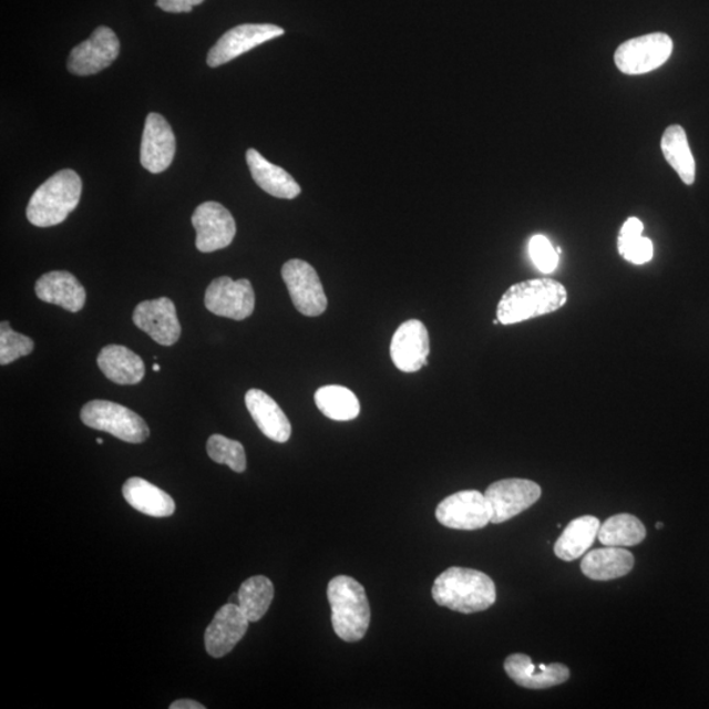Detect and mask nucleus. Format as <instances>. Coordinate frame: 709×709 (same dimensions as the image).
Here are the masks:
<instances>
[{
  "mask_svg": "<svg viewBox=\"0 0 709 709\" xmlns=\"http://www.w3.org/2000/svg\"><path fill=\"white\" fill-rule=\"evenodd\" d=\"M567 290L553 279H532L510 287L496 307L502 325H514L551 315L565 307Z\"/></svg>",
  "mask_w": 709,
  "mask_h": 709,
  "instance_id": "obj_1",
  "label": "nucleus"
},
{
  "mask_svg": "<svg viewBox=\"0 0 709 709\" xmlns=\"http://www.w3.org/2000/svg\"><path fill=\"white\" fill-rule=\"evenodd\" d=\"M431 593L439 606L461 614L485 612L496 599L495 585L487 574L459 566L443 572Z\"/></svg>",
  "mask_w": 709,
  "mask_h": 709,
  "instance_id": "obj_2",
  "label": "nucleus"
},
{
  "mask_svg": "<svg viewBox=\"0 0 709 709\" xmlns=\"http://www.w3.org/2000/svg\"><path fill=\"white\" fill-rule=\"evenodd\" d=\"M82 181L73 169H62L34 191L27 218L39 228H51L69 217L81 202Z\"/></svg>",
  "mask_w": 709,
  "mask_h": 709,
  "instance_id": "obj_3",
  "label": "nucleus"
},
{
  "mask_svg": "<svg viewBox=\"0 0 709 709\" xmlns=\"http://www.w3.org/2000/svg\"><path fill=\"white\" fill-rule=\"evenodd\" d=\"M331 623L336 634L347 643H357L367 635L371 607L366 588L349 576L332 578L328 586Z\"/></svg>",
  "mask_w": 709,
  "mask_h": 709,
  "instance_id": "obj_4",
  "label": "nucleus"
},
{
  "mask_svg": "<svg viewBox=\"0 0 709 709\" xmlns=\"http://www.w3.org/2000/svg\"><path fill=\"white\" fill-rule=\"evenodd\" d=\"M81 420L90 429L109 432L126 443H144L151 430L142 418L119 403L95 400L86 403Z\"/></svg>",
  "mask_w": 709,
  "mask_h": 709,
  "instance_id": "obj_5",
  "label": "nucleus"
},
{
  "mask_svg": "<svg viewBox=\"0 0 709 709\" xmlns=\"http://www.w3.org/2000/svg\"><path fill=\"white\" fill-rule=\"evenodd\" d=\"M672 53V40L666 33H650L624 42L615 52L616 66L624 74L640 75L662 66Z\"/></svg>",
  "mask_w": 709,
  "mask_h": 709,
  "instance_id": "obj_6",
  "label": "nucleus"
},
{
  "mask_svg": "<svg viewBox=\"0 0 709 709\" xmlns=\"http://www.w3.org/2000/svg\"><path fill=\"white\" fill-rule=\"evenodd\" d=\"M284 282L297 310L307 317H318L328 309L321 279L314 267L301 259L288 260L281 268Z\"/></svg>",
  "mask_w": 709,
  "mask_h": 709,
  "instance_id": "obj_7",
  "label": "nucleus"
},
{
  "mask_svg": "<svg viewBox=\"0 0 709 709\" xmlns=\"http://www.w3.org/2000/svg\"><path fill=\"white\" fill-rule=\"evenodd\" d=\"M492 508V523L513 520L541 500L542 487L534 481L507 479L494 482L484 493Z\"/></svg>",
  "mask_w": 709,
  "mask_h": 709,
  "instance_id": "obj_8",
  "label": "nucleus"
},
{
  "mask_svg": "<svg viewBox=\"0 0 709 709\" xmlns=\"http://www.w3.org/2000/svg\"><path fill=\"white\" fill-rule=\"evenodd\" d=\"M436 520L453 530H480L492 523V508L485 494L463 491L446 496L436 508Z\"/></svg>",
  "mask_w": 709,
  "mask_h": 709,
  "instance_id": "obj_9",
  "label": "nucleus"
},
{
  "mask_svg": "<svg viewBox=\"0 0 709 709\" xmlns=\"http://www.w3.org/2000/svg\"><path fill=\"white\" fill-rule=\"evenodd\" d=\"M204 302L213 315L244 321L255 308L254 288L247 279L233 280L223 276L209 284Z\"/></svg>",
  "mask_w": 709,
  "mask_h": 709,
  "instance_id": "obj_10",
  "label": "nucleus"
},
{
  "mask_svg": "<svg viewBox=\"0 0 709 709\" xmlns=\"http://www.w3.org/2000/svg\"><path fill=\"white\" fill-rule=\"evenodd\" d=\"M193 225L196 230V247L202 253L223 250L233 243L237 233L232 213L216 202L198 205L194 212Z\"/></svg>",
  "mask_w": 709,
  "mask_h": 709,
  "instance_id": "obj_11",
  "label": "nucleus"
},
{
  "mask_svg": "<svg viewBox=\"0 0 709 709\" xmlns=\"http://www.w3.org/2000/svg\"><path fill=\"white\" fill-rule=\"evenodd\" d=\"M120 53V41L109 27H97L91 38L71 51L68 60L70 73L94 75L115 62Z\"/></svg>",
  "mask_w": 709,
  "mask_h": 709,
  "instance_id": "obj_12",
  "label": "nucleus"
},
{
  "mask_svg": "<svg viewBox=\"0 0 709 709\" xmlns=\"http://www.w3.org/2000/svg\"><path fill=\"white\" fill-rule=\"evenodd\" d=\"M282 28L274 24H243L223 34L208 53L209 68L225 65L265 42L280 38Z\"/></svg>",
  "mask_w": 709,
  "mask_h": 709,
  "instance_id": "obj_13",
  "label": "nucleus"
},
{
  "mask_svg": "<svg viewBox=\"0 0 709 709\" xmlns=\"http://www.w3.org/2000/svg\"><path fill=\"white\" fill-rule=\"evenodd\" d=\"M430 337L418 319H409L395 330L390 343V358L400 371L414 373L429 364Z\"/></svg>",
  "mask_w": 709,
  "mask_h": 709,
  "instance_id": "obj_14",
  "label": "nucleus"
},
{
  "mask_svg": "<svg viewBox=\"0 0 709 709\" xmlns=\"http://www.w3.org/2000/svg\"><path fill=\"white\" fill-rule=\"evenodd\" d=\"M133 322L162 346L175 345L182 335L175 305L167 297L140 302L134 309Z\"/></svg>",
  "mask_w": 709,
  "mask_h": 709,
  "instance_id": "obj_15",
  "label": "nucleus"
},
{
  "mask_svg": "<svg viewBox=\"0 0 709 709\" xmlns=\"http://www.w3.org/2000/svg\"><path fill=\"white\" fill-rule=\"evenodd\" d=\"M175 134L160 113H148L141 142V165L152 174H161L175 157Z\"/></svg>",
  "mask_w": 709,
  "mask_h": 709,
  "instance_id": "obj_16",
  "label": "nucleus"
},
{
  "mask_svg": "<svg viewBox=\"0 0 709 709\" xmlns=\"http://www.w3.org/2000/svg\"><path fill=\"white\" fill-rule=\"evenodd\" d=\"M248 623L250 620L236 603L219 608L204 635L208 655L215 658L229 655L246 635Z\"/></svg>",
  "mask_w": 709,
  "mask_h": 709,
  "instance_id": "obj_17",
  "label": "nucleus"
},
{
  "mask_svg": "<svg viewBox=\"0 0 709 709\" xmlns=\"http://www.w3.org/2000/svg\"><path fill=\"white\" fill-rule=\"evenodd\" d=\"M505 670L516 685L531 690L551 689L565 684L571 677L569 668L563 664L535 665L528 656L522 654L508 656Z\"/></svg>",
  "mask_w": 709,
  "mask_h": 709,
  "instance_id": "obj_18",
  "label": "nucleus"
},
{
  "mask_svg": "<svg viewBox=\"0 0 709 709\" xmlns=\"http://www.w3.org/2000/svg\"><path fill=\"white\" fill-rule=\"evenodd\" d=\"M245 402L255 424L268 439L278 443L289 441L292 435V425L273 397L264 390L250 389L246 393Z\"/></svg>",
  "mask_w": 709,
  "mask_h": 709,
  "instance_id": "obj_19",
  "label": "nucleus"
},
{
  "mask_svg": "<svg viewBox=\"0 0 709 709\" xmlns=\"http://www.w3.org/2000/svg\"><path fill=\"white\" fill-rule=\"evenodd\" d=\"M34 289L41 301L59 305L71 314L82 310L86 304V289L68 271L42 275Z\"/></svg>",
  "mask_w": 709,
  "mask_h": 709,
  "instance_id": "obj_20",
  "label": "nucleus"
},
{
  "mask_svg": "<svg viewBox=\"0 0 709 709\" xmlns=\"http://www.w3.org/2000/svg\"><path fill=\"white\" fill-rule=\"evenodd\" d=\"M246 161L254 182L268 195L292 201V198L301 194V187L299 183L294 179L292 175L288 174L286 169L274 165V163L268 162L264 155L255 151V148H248L246 152Z\"/></svg>",
  "mask_w": 709,
  "mask_h": 709,
  "instance_id": "obj_21",
  "label": "nucleus"
},
{
  "mask_svg": "<svg viewBox=\"0 0 709 709\" xmlns=\"http://www.w3.org/2000/svg\"><path fill=\"white\" fill-rule=\"evenodd\" d=\"M97 366L119 386H136L145 378L144 361L127 347L109 345L99 353Z\"/></svg>",
  "mask_w": 709,
  "mask_h": 709,
  "instance_id": "obj_22",
  "label": "nucleus"
},
{
  "mask_svg": "<svg viewBox=\"0 0 709 709\" xmlns=\"http://www.w3.org/2000/svg\"><path fill=\"white\" fill-rule=\"evenodd\" d=\"M633 553L619 547H606L588 552L580 563V569L587 578L612 580L627 576L634 569Z\"/></svg>",
  "mask_w": 709,
  "mask_h": 709,
  "instance_id": "obj_23",
  "label": "nucleus"
},
{
  "mask_svg": "<svg viewBox=\"0 0 709 709\" xmlns=\"http://www.w3.org/2000/svg\"><path fill=\"white\" fill-rule=\"evenodd\" d=\"M123 495L133 508L148 516L167 517L174 515L176 510L172 496L144 479L127 480L123 486Z\"/></svg>",
  "mask_w": 709,
  "mask_h": 709,
  "instance_id": "obj_24",
  "label": "nucleus"
},
{
  "mask_svg": "<svg viewBox=\"0 0 709 709\" xmlns=\"http://www.w3.org/2000/svg\"><path fill=\"white\" fill-rule=\"evenodd\" d=\"M600 522L598 517L584 515L567 524L563 535L555 544V553L564 562L583 557L598 537Z\"/></svg>",
  "mask_w": 709,
  "mask_h": 709,
  "instance_id": "obj_25",
  "label": "nucleus"
},
{
  "mask_svg": "<svg viewBox=\"0 0 709 709\" xmlns=\"http://www.w3.org/2000/svg\"><path fill=\"white\" fill-rule=\"evenodd\" d=\"M661 147L666 161L676 169L677 174L687 186L695 182V160L687 140V134L682 126L671 125L665 131Z\"/></svg>",
  "mask_w": 709,
  "mask_h": 709,
  "instance_id": "obj_26",
  "label": "nucleus"
},
{
  "mask_svg": "<svg viewBox=\"0 0 709 709\" xmlns=\"http://www.w3.org/2000/svg\"><path fill=\"white\" fill-rule=\"evenodd\" d=\"M315 401L319 411L332 421H352L360 413L358 397L346 387L319 388L315 394Z\"/></svg>",
  "mask_w": 709,
  "mask_h": 709,
  "instance_id": "obj_27",
  "label": "nucleus"
},
{
  "mask_svg": "<svg viewBox=\"0 0 709 709\" xmlns=\"http://www.w3.org/2000/svg\"><path fill=\"white\" fill-rule=\"evenodd\" d=\"M647 530L636 516L630 514H618L600 524L598 538L606 547H634L640 544Z\"/></svg>",
  "mask_w": 709,
  "mask_h": 709,
  "instance_id": "obj_28",
  "label": "nucleus"
},
{
  "mask_svg": "<svg viewBox=\"0 0 709 709\" xmlns=\"http://www.w3.org/2000/svg\"><path fill=\"white\" fill-rule=\"evenodd\" d=\"M275 588L271 580L265 576H255L245 580L237 594V605L243 609L247 619L259 621L269 606H271Z\"/></svg>",
  "mask_w": 709,
  "mask_h": 709,
  "instance_id": "obj_29",
  "label": "nucleus"
},
{
  "mask_svg": "<svg viewBox=\"0 0 709 709\" xmlns=\"http://www.w3.org/2000/svg\"><path fill=\"white\" fill-rule=\"evenodd\" d=\"M207 452L217 464L228 465L232 471L243 473L247 461L244 445L223 435H212L208 439Z\"/></svg>",
  "mask_w": 709,
  "mask_h": 709,
  "instance_id": "obj_30",
  "label": "nucleus"
},
{
  "mask_svg": "<svg viewBox=\"0 0 709 709\" xmlns=\"http://www.w3.org/2000/svg\"><path fill=\"white\" fill-rule=\"evenodd\" d=\"M33 349L31 338L13 331L9 322L0 325V364L9 366L12 361L28 357Z\"/></svg>",
  "mask_w": 709,
  "mask_h": 709,
  "instance_id": "obj_31",
  "label": "nucleus"
},
{
  "mask_svg": "<svg viewBox=\"0 0 709 709\" xmlns=\"http://www.w3.org/2000/svg\"><path fill=\"white\" fill-rule=\"evenodd\" d=\"M530 255L534 265L544 274H551L557 268L558 251L553 248L547 237H532L530 243Z\"/></svg>",
  "mask_w": 709,
  "mask_h": 709,
  "instance_id": "obj_32",
  "label": "nucleus"
},
{
  "mask_svg": "<svg viewBox=\"0 0 709 709\" xmlns=\"http://www.w3.org/2000/svg\"><path fill=\"white\" fill-rule=\"evenodd\" d=\"M621 257L630 264L644 265L654 258V244L643 236L630 239H618Z\"/></svg>",
  "mask_w": 709,
  "mask_h": 709,
  "instance_id": "obj_33",
  "label": "nucleus"
},
{
  "mask_svg": "<svg viewBox=\"0 0 709 709\" xmlns=\"http://www.w3.org/2000/svg\"><path fill=\"white\" fill-rule=\"evenodd\" d=\"M204 0H157L161 10L172 13L191 12L195 6L202 4Z\"/></svg>",
  "mask_w": 709,
  "mask_h": 709,
  "instance_id": "obj_34",
  "label": "nucleus"
},
{
  "mask_svg": "<svg viewBox=\"0 0 709 709\" xmlns=\"http://www.w3.org/2000/svg\"><path fill=\"white\" fill-rule=\"evenodd\" d=\"M644 224L636 217H630L624 223L619 239H630L643 236Z\"/></svg>",
  "mask_w": 709,
  "mask_h": 709,
  "instance_id": "obj_35",
  "label": "nucleus"
},
{
  "mask_svg": "<svg viewBox=\"0 0 709 709\" xmlns=\"http://www.w3.org/2000/svg\"><path fill=\"white\" fill-rule=\"evenodd\" d=\"M204 708L205 707L203 705L197 703V701L191 700V699L176 700L172 706H169V709H204Z\"/></svg>",
  "mask_w": 709,
  "mask_h": 709,
  "instance_id": "obj_36",
  "label": "nucleus"
},
{
  "mask_svg": "<svg viewBox=\"0 0 709 709\" xmlns=\"http://www.w3.org/2000/svg\"><path fill=\"white\" fill-rule=\"evenodd\" d=\"M153 371H154V372H160V371H161V367H160V364H154V366H153Z\"/></svg>",
  "mask_w": 709,
  "mask_h": 709,
  "instance_id": "obj_37",
  "label": "nucleus"
},
{
  "mask_svg": "<svg viewBox=\"0 0 709 709\" xmlns=\"http://www.w3.org/2000/svg\"><path fill=\"white\" fill-rule=\"evenodd\" d=\"M662 527H664V523H659V522H658V523L656 524V528H657V530H661Z\"/></svg>",
  "mask_w": 709,
  "mask_h": 709,
  "instance_id": "obj_38",
  "label": "nucleus"
},
{
  "mask_svg": "<svg viewBox=\"0 0 709 709\" xmlns=\"http://www.w3.org/2000/svg\"><path fill=\"white\" fill-rule=\"evenodd\" d=\"M96 443L102 445L104 443L103 439H101V438L96 439Z\"/></svg>",
  "mask_w": 709,
  "mask_h": 709,
  "instance_id": "obj_39",
  "label": "nucleus"
}]
</instances>
